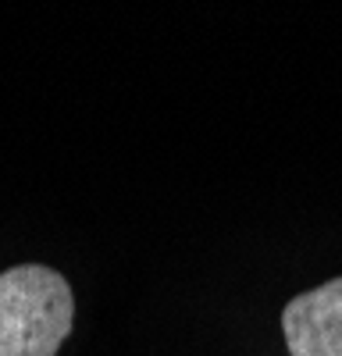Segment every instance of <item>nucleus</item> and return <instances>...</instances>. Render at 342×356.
Returning a JSON list of instances; mask_svg holds the SVG:
<instances>
[{
  "instance_id": "1",
  "label": "nucleus",
  "mask_w": 342,
  "mask_h": 356,
  "mask_svg": "<svg viewBox=\"0 0 342 356\" xmlns=\"http://www.w3.org/2000/svg\"><path fill=\"white\" fill-rule=\"evenodd\" d=\"M75 321L72 285L43 264L0 275V356H57Z\"/></svg>"
},
{
  "instance_id": "2",
  "label": "nucleus",
  "mask_w": 342,
  "mask_h": 356,
  "mask_svg": "<svg viewBox=\"0 0 342 356\" xmlns=\"http://www.w3.org/2000/svg\"><path fill=\"white\" fill-rule=\"evenodd\" d=\"M282 335L293 356H342V278L293 296L282 310Z\"/></svg>"
}]
</instances>
